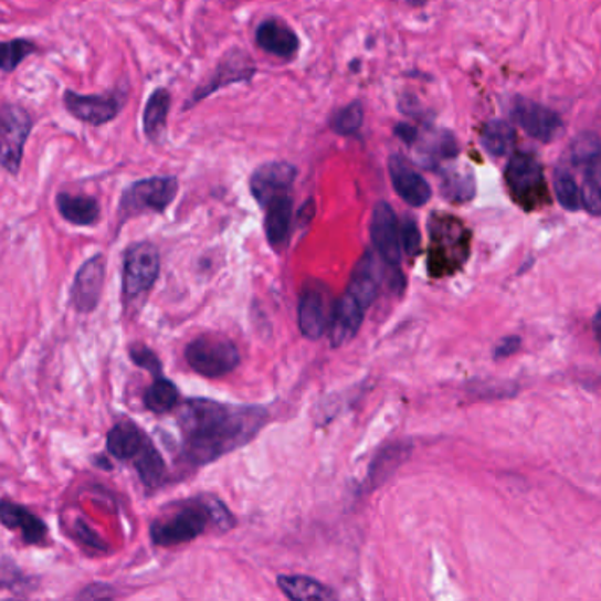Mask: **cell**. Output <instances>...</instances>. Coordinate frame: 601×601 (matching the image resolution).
Returning <instances> with one entry per match:
<instances>
[{"mask_svg":"<svg viewBox=\"0 0 601 601\" xmlns=\"http://www.w3.org/2000/svg\"><path fill=\"white\" fill-rule=\"evenodd\" d=\"M179 401V388L165 378L154 379V383L144 393L145 408L157 414L175 410Z\"/></svg>","mask_w":601,"mask_h":601,"instance_id":"27","label":"cell"},{"mask_svg":"<svg viewBox=\"0 0 601 601\" xmlns=\"http://www.w3.org/2000/svg\"><path fill=\"white\" fill-rule=\"evenodd\" d=\"M64 106L76 120L92 127L105 126L117 118L123 109L124 101L115 94L97 96V94H78L64 92Z\"/></svg>","mask_w":601,"mask_h":601,"instance_id":"11","label":"cell"},{"mask_svg":"<svg viewBox=\"0 0 601 601\" xmlns=\"http://www.w3.org/2000/svg\"><path fill=\"white\" fill-rule=\"evenodd\" d=\"M379 284H381V265H379L378 254L375 251H366L351 272V280L346 292L369 309L378 297Z\"/></svg>","mask_w":601,"mask_h":601,"instance_id":"20","label":"cell"},{"mask_svg":"<svg viewBox=\"0 0 601 601\" xmlns=\"http://www.w3.org/2000/svg\"><path fill=\"white\" fill-rule=\"evenodd\" d=\"M210 520H214L223 529L233 526L231 514L223 503H191V505L182 506L170 517L156 520L150 526V540L157 547L189 544L205 533Z\"/></svg>","mask_w":601,"mask_h":601,"instance_id":"2","label":"cell"},{"mask_svg":"<svg viewBox=\"0 0 601 601\" xmlns=\"http://www.w3.org/2000/svg\"><path fill=\"white\" fill-rule=\"evenodd\" d=\"M297 175V166H293L288 161H268L257 166L249 180L254 200L262 207L277 194L292 192Z\"/></svg>","mask_w":601,"mask_h":601,"instance_id":"15","label":"cell"},{"mask_svg":"<svg viewBox=\"0 0 601 601\" xmlns=\"http://www.w3.org/2000/svg\"><path fill=\"white\" fill-rule=\"evenodd\" d=\"M171 94L168 88H157L150 94L144 109V133L152 144L165 135L168 115H170Z\"/></svg>","mask_w":601,"mask_h":601,"instance_id":"25","label":"cell"},{"mask_svg":"<svg viewBox=\"0 0 601 601\" xmlns=\"http://www.w3.org/2000/svg\"><path fill=\"white\" fill-rule=\"evenodd\" d=\"M35 52H38V46H35L32 41H6V43L2 44V50H0V67H2V71L8 75L11 71L17 70L29 55H32V53Z\"/></svg>","mask_w":601,"mask_h":601,"instance_id":"32","label":"cell"},{"mask_svg":"<svg viewBox=\"0 0 601 601\" xmlns=\"http://www.w3.org/2000/svg\"><path fill=\"white\" fill-rule=\"evenodd\" d=\"M443 192H446L455 201L467 200V198L475 194V186H473L471 177H462V175L455 173L452 179L443 182Z\"/></svg>","mask_w":601,"mask_h":601,"instance_id":"34","label":"cell"},{"mask_svg":"<svg viewBox=\"0 0 601 601\" xmlns=\"http://www.w3.org/2000/svg\"><path fill=\"white\" fill-rule=\"evenodd\" d=\"M55 203L59 214L75 226H94L99 221L101 207L96 198L59 192Z\"/></svg>","mask_w":601,"mask_h":601,"instance_id":"23","label":"cell"},{"mask_svg":"<svg viewBox=\"0 0 601 601\" xmlns=\"http://www.w3.org/2000/svg\"><path fill=\"white\" fill-rule=\"evenodd\" d=\"M371 239L376 253L383 257L388 266L397 268L401 265V226L397 221L396 212L387 201H379L372 210Z\"/></svg>","mask_w":601,"mask_h":601,"instance_id":"12","label":"cell"},{"mask_svg":"<svg viewBox=\"0 0 601 601\" xmlns=\"http://www.w3.org/2000/svg\"><path fill=\"white\" fill-rule=\"evenodd\" d=\"M135 467L147 487H157L165 479V461H162L161 453L157 452L156 446L149 440L145 443L141 452L136 455Z\"/></svg>","mask_w":601,"mask_h":601,"instance_id":"29","label":"cell"},{"mask_svg":"<svg viewBox=\"0 0 601 601\" xmlns=\"http://www.w3.org/2000/svg\"><path fill=\"white\" fill-rule=\"evenodd\" d=\"M366 307L360 302L355 300L348 292L340 297L331 313L330 334L331 348H342L349 340L357 336L366 316Z\"/></svg>","mask_w":601,"mask_h":601,"instance_id":"19","label":"cell"},{"mask_svg":"<svg viewBox=\"0 0 601 601\" xmlns=\"http://www.w3.org/2000/svg\"><path fill=\"white\" fill-rule=\"evenodd\" d=\"M254 75H256V66H254L247 53L242 52V50H231L224 55L223 61L219 62V66L215 67L212 76L205 83H201L200 87L194 91L188 105H186V109L207 99L210 94H214L219 88L228 87L233 83L249 82Z\"/></svg>","mask_w":601,"mask_h":601,"instance_id":"10","label":"cell"},{"mask_svg":"<svg viewBox=\"0 0 601 601\" xmlns=\"http://www.w3.org/2000/svg\"><path fill=\"white\" fill-rule=\"evenodd\" d=\"M94 588H97V586H94ZM105 586H99V589H96V593L94 591H91V589H83V593L78 594V598H106L112 597V591H105Z\"/></svg>","mask_w":601,"mask_h":601,"instance_id":"38","label":"cell"},{"mask_svg":"<svg viewBox=\"0 0 601 601\" xmlns=\"http://www.w3.org/2000/svg\"><path fill=\"white\" fill-rule=\"evenodd\" d=\"M183 355L192 371L203 378H223L240 366L235 342L221 334H203L192 339Z\"/></svg>","mask_w":601,"mask_h":601,"instance_id":"5","label":"cell"},{"mask_svg":"<svg viewBox=\"0 0 601 601\" xmlns=\"http://www.w3.org/2000/svg\"><path fill=\"white\" fill-rule=\"evenodd\" d=\"M411 4H414V6H420V4H423V2H425V0H410Z\"/></svg>","mask_w":601,"mask_h":601,"instance_id":"40","label":"cell"},{"mask_svg":"<svg viewBox=\"0 0 601 601\" xmlns=\"http://www.w3.org/2000/svg\"><path fill=\"white\" fill-rule=\"evenodd\" d=\"M0 520H2V526L8 529H20L27 545H41L49 535L46 524L17 503L2 502Z\"/></svg>","mask_w":601,"mask_h":601,"instance_id":"22","label":"cell"},{"mask_svg":"<svg viewBox=\"0 0 601 601\" xmlns=\"http://www.w3.org/2000/svg\"><path fill=\"white\" fill-rule=\"evenodd\" d=\"M593 328H594V334H597L598 342H600V349H601V310L600 313L597 314V316H594Z\"/></svg>","mask_w":601,"mask_h":601,"instance_id":"39","label":"cell"},{"mask_svg":"<svg viewBox=\"0 0 601 601\" xmlns=\"http://www.w3.org/2000/svg\"><path fill=\"white\" fill-rule=\"evenodd\" d=\"M254 40H256L257 49L283 61H293L300 52V38L297 32L280 18L263 20L257 25Z\"/></svg>","mask_w":601,"mask_h":601,"instance_id":"17","label":"cell"},{"mask_svg":"<svg viewBox=\"0 0 601 601\" xmlns=\"http://www.w3.org/2000/svg\"><path fill=\"white\" fill-rule=\"evenodd\" d=\"M265 210V233L268 244L281 251L288 244L289 231L293 223V198L292 192H283L271 198L262 205Z\"/></svg>","mask_w":601,"mask_h":601,"instance_id":"21","label":"cell"},{"mask_svg":"<svg viewBox=\"0 0 601 601\" xmlns=\"http://www.w3.org/2000/svg\"><path fill=\"white\" fill-rule=\"evenodd\" d=\"M129 357H131L135 366L141 367L145 371H149L150 375L156 378H162V366L159 362V358L154 354L152 349L147 348V346H133L129 349Z\"/></svg>","mask_w":601,"mask_h":601,"instance_id":"33","label":"cell"},{"mask_svg":"<svg viewBox=\"0 0 601 601\" xmlns=\"http://www.w3.org/2000/svg\"><path fill=\"white\" fill-rule=\"evenodd\" d=\"M106 262L103 254H96L80 266L71 288V304L78 313H92L99 304L105 286Z\"/></svg>","mask_w":601,"mask_h":601,"instance_id":"16","label":"cell"},{"mask_svg":"<svg viewBox=\"0 0 601 601\" xmlns=\"http://www.w3.org/2000/svg\"><path fill=\"white\" fill-rule=\"evenodd\" d=\"M553 188H556V194H558V201L562 209L577 212L582 207V189L577 186L570 171L562 170V168L556 171Z\"/></svg>","mask_w":601,"mask_h":601,"instance_id":"31","label":"cell"},{"mask_svg":"<svg viewBox=\"0 0 601 601\" xmlns=\"http://www.w3.org/2000/svg\"><path fill=\"white\" fill-rule=\"evenodd\" d=\"M277 586L289 600H334L336 593L328 586L321 584L316 579L305 576H280Z\"/></svg>","mask_w":601,"mask_h":601,"instance_id":"26","label":"cell"},{"mask_svg":"<svg viewBox=\"0 0 601 601\" xmlns=\"http://www.w3.org/2000/svg\"><path fill=\"white\" fill-rule=\"evenodd\" d=\"M388 171H390L393 189L408 205L423 207L431 200L432 191L428 180L423 179L419 171H414L404 157L399 154L390 157Z\"/></svg>","mask_w":601,"mask_h":601,"instance_id":"18","label":"cell"},{"mask_svg":"<svg viewBox=\"0 0 601 601\" xmlns=\"http://www.w3.org/2000/svg\"><path fill=\"white\" fill-rule=\"evenodd\" d=\"M512 117L527 135L544 144L556 140L562 129L561 118L553 109L538 105L531 99H523V97L514 101Z\"/></svg>","mask_w":601,"mask_h":601,"instance_id":"13","label":"cell"},{"mask_svg":"<svg viewBox=\"0 0 601 601\" xmlns=\"http://www.w3.org/2000/svg\"><path fill=\"white\" fill-rule=\"evenodd\" d=\"M363 126V105L360 101L349 103L345 108L334 114L330 120V127L334 133L340 136L357 135Z\"/></svg>","mask_w":601,"mask_h":601,"instance_id":"30","label":"cell"},{"mask_svg":"<svg viewBox=\"0 0 601 601\" xmlns=\"http://www.w3.org/2000/svg\"><path fill=\"white\" fill-rule=\"evenodd\" d=\"M571 161L584 168L582 207L601 215V145L593 135L580 136L571 149Z\"/></svg>","mask_w":601,"mask_h":601,"instance_id":"9","label":"cell"},{"mask_svg":"<svg viewBox=\"0 0 601 601\" xmlns=\"http://www.w3.org/2000/svg\"><path fill=\"white\" fill-rule=\"evenodd\" d=\"M331 313L328 310L327 292H323L321 284L309 283L302 289L298 298V327L304 337L319 339L330 327Z\"/></svg>","mask_w":601,"mask_h":601,"instance_id":"14","label":"cell"},{"mask_svg":"<svg viewBox=\"0 0 601 601\" xmlns=\"http://www.w3.org/2000/svg\"><path fill=\"white\" fill-rule=\"evenodd\" d=\"M268 413L254 405H231L210 399H189L177 414L183 457L197 466L242 449L265 425Z\"/></svg>","mask_w":601,"mask_h":601,"instance_id":"1","label":"cell"},{"mask_svg":"<svg viewBox=\"0 0 601 601\" xmlns=\"http://www.w3.org/2000/svg\"><path fill=\"white\" fill-rule=\"evenodd\" d=\"M520 339L519 337H506L503 339L496 348V358H506L514 355L517 349H519Z\"/></svg>","mask_w":601,"mask_h":601,"instance_id":"36","label":"cell"},{"mask_svg":"<svg viewBox=\"0 0 601 601\" xmlns=\"http://www.w3.org/2000/svg\"><path fill=\"white\" fill-rule=\"evenodd\" d=\"M177 194H179V180L171 175L136 180L129 188L124 189L123 197L118 201V218L124 223L147 212L162 214L173 203Z\"/></svg>","mask_w":601,"mask_h":601,"instance_id":"4","label":"cell"},{"mask_svg":"<svg viewBox=\"0 0 601 601\" xmlns=\"http://www.w3.org/2000/svg\"><path fill=\"white\" fill-rule=\"evenodd\" d=\"M479 141L491 156L503 157L510 152L512 145H514V127L505 120H491L482 129Z\"/></svg>","mask_w":601,"mask_h":601,"instance_id":"28","label":"cell"},{"mask_svg":"<svg viewBox=\"0 0 601 601\" xmlns=\"http://www.w3.org/2000/svg\"><path fill=\"white\" fill-rule=\"evenodd\" d=\"M396 135L399 136V138H402L405 144L413 145L414 141H417V136H419V133H417V129H414L413 126H408V124H399V126L396 127Z\"/></svg>","mask_w":601,"mask_h":601,"instance_id":"37","label":"cell"},{"mask_svg":"<svg viewBox=\"0 0 601 601\" xmlns=\"http://www.w3.org/2000/svg\"><path fill=\"white\" fill-rule=\"evenodd\" d=\"M161 271V257L156 245L138 242L124 256L123 288L127 297H140L156 284Z\"/></svg>","mask_w":601,"mask_h":601,"instance_id":"8","label":"cell"},{"mask_svg":"<svg viewBox=\"0 0 601 601\" xmlns=\"http://www.w3.org/2000/svg\"><path fill=\"white\" fill-rule=\"evenodd\" d=\"M432 251L429 271L432 275L452 274L466 262L470 254V235L461 221L450 215H434L431 224Z\"/></svg>","mask_w":601,"mask_h":601,"instance_id":"3","label":"cell"},{"mask_svg":"<svg viewBox=\"0 0 601 601\" xmlns=\"http://www.w3.org/2000/svg\"><path fill=\"white\" fill-rule=\"evenodd\" d=\"M0 123V157L2 168L8 173L17 175L23 161L25 144L32 131V117L20 105L4 103Z\"/></svg>","mask_w":601,"mask_h":601,"instance_id":"7","label":"cell"},{"mask_svg":"<svg viewBox=\"0 0 601 601\" xmlns=\"http://www.w3.org/2000/svg\"><path fill=\"white\" fill-rule=\"evenodd\" d=\"M147 443L144 431L136 428L135 423L120 422L112 428L106 437V449L118 461L135 458Z\"/></svg>","mask_w":601,"mask_h":601,"instance_id":"24","label":"cell"},{"mask_svg":"<svg viewBox=\"0 0 601 601\" xmlns=\"http://www.w3.org/2000/svg\"><path fill=\"white\" fill-rule=\"evenodd\" d=\"M401 244L404 253L408 256H414L419 253L420 247V231L413 219L405 218L401 224Z\"/></svg>","mask_w":601,"mask_h":601,"instance_id":"35","label":"cell"},{"mask_svg":"<svg viewBox=\"0 0 601 601\" xmlns=\"http://www.w3.org/2000/svg\"><path fill=\"white\" fill-rule=\"evenodd\" d=\"M505 179L512 197L524 209H536L544 203L547 197L544 168L533 154H515L506 165Z\"/></svg>","mask_w":601,"mask_h":601,"instance_id":"6","label":"cell"}]
</instances>
